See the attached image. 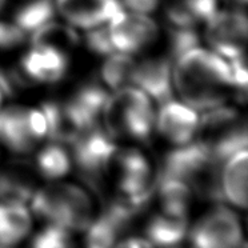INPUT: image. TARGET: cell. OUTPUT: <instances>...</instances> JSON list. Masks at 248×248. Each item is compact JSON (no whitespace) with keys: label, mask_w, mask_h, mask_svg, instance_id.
I'll use <instances>...</instances> for the list:
<instances>
[{"label":"cell","mask_w":248,"mask_h":248,"mask_svg":"<svg viewBox=\"0 0 248 248\" xmlns=\"http://www.w3.org/2000/svg\"><path fill=\"white\" fill-rule=\"evenodd\" d=\"M173 87L187 106L205 111L226 102V91L232 87L231 68L215 51L189 49L175 60Z\"/></svg>","instance_id":"obj_1"},{"label":"cell","mask_w":248,"mask_h":248,"mask_svg":"<svg viewBox=\"0 0 248 248\" xmlns=\"http://www.w3.org/2000/svg\"><path fill=\"white\" fill-rule=\"evenodd\" d=\"M102 118L104 130L115 140L124 136L146 140L155 127L151 99L135 86H125L108 95Z\"/></svg>","instance_id":"obj_2"},{"label":"cell","mask_w":248,"mask_h":248,"mask_svg":"<svg viewBox=\"0 0 248 248\" xmlns=\"http://www.w3.org/2000/svg\"><path fill=\"white\" fill-rule=\"evenodd\" d=\"M31 210L40 219L59 224L71 232L86 231L93 220L91 198L84 189L74 184H48L35 189Z\"/></svg>","instance_id":"obj_3"},{"label":"cell","mask_w":248,"mask_h":248,"mask_svg":"<svg viewBox=\"0 0 248 248\" xmlns=\"http://www.w3.org/2000/svg\"><path fill=\"white\" fill-rule=\"evenodd\" d=\"M47 120L40 108L14 107L0 109V141L16 154L32 151L47 139Z\"/></svg>","instance_id":"obj_4"},{"label":"cell","mask_w":248,"mask_h":248,"mask_svg":"<svg viewBox=\"0 0 248 248\" xmlns=\"http://www.w3.org/2000/svg\"><path fill=\"white\" fill-rule=\"evenodd\" d=\"M71 157L88 180L96 182L115 160L118 146L100 125L80 131L70 141Z\"/></svg>","instance_id":"obj_5"},{"label":"cell","mask_w":248,"mask_h":248,"mask_svg":"<svg viewBox=\"0 0 248 248\" xmlns=\"http://www.w3.org/2000/svg\"><path fill=\"white\" fill-rule=\"evenodd\" d=\"M189 240L199 248L239 247L243 242L242 226L230 208L219 204L192 227Z\"/></svg>","instance_id":"obj_6"},{"label":"cell","mask_w":248,"mask_h":248,"mask_svg":"<svg viewBox=\"0 0 248 248\" xmlns=\"http://www.w3.org/2000/svg\"><path fill=\"white\" fill-rule=\"evenodd\" d=\"M115 159L119 167L120 195L143 210L156 187V179L152 176V168L147 157L138 150H125L116 154Z\"/></svg>","instance_id":"obj_7"},{"label":"cell","mask_w":248,"mask_h":248,"mask_svg":"<svg viewBox=\"0 0 248 248\" xmlns=\"http://www.w3.org/2000/svg\"><path fill=\"white\" fill-rule=\"evenodd\" d=\"M205 38L216 54L231 60L244 54L247 17L243 10L216 11L207 20Z\"/></svg>","instance_id":"obj_8"},{"label":"cell","mask_w":248,"mask_h":248,"mask_svg":"<svg viewBox=\"0 0 248 248\" xmlns=\"http://www.w3.org/2000/svg\"><path fill=\"white\" fill-rule=\"evenodd\" d=\"M109 38L116 51L135 54L157 38V26L147 14L122 11L107 24Z\"/></svg>","instance_id":"obj_9"},{"label":"cell","mask_w":248,"mask_h":248,"mask_svg":"<svg viewBox=\"0 0 248 248\" xmlns=\"http://www.w3.org/2000/svg\"><path fill=\"white\" fill-rule=\"evenodd\" d=\"M131 84L159 104L172 99V60L170 58H148L136 62Z\"/></svg>","instance_id":"obj_10"},{"label":"cell","mask_w":248,"mask_h":248,"mask_svg":"<svg viewBox=\"0 0 248 248\" xmlns=\"http://www.w3.org/2000/svg\"><path fill=\"white\" fill-rule=\"evenodd\" d=\"M211 162L207 148L194 139L168 152L156 179H176L189 186Z\"/></svg>","instance_id":"obj_11"},{"label":"cell","mask_w":248,"mask_h":248,"mask_svg":"<svg viewBox=\"0 0 248 248\" xmlns=\"http://www.w3.org/2000/svg\"><path fill=\"white\" fill-rule=\"evenodd\" d=\"M55 7L71 26L84 30L108 24L123 10L120 0H55Z\"/></svg>","instance_id":"obj_12"},{"label":"cell","mask_w":248,"mask_h":248,"mask_svg":"<svg viewBox=\"0 0 248 248\" xmlns=\"http://www.w3.org/2000/svg\"><path fill=\"white\" fill-rule=\"evenodd\" d=\"M198 123L199 116L194 108L172 99L160 104V109L155 115L157 131L175 146L194 140Z\"/></svg>","instance_id":"obj_13"},{"label":"cell","mask_w":248,"mask_h":248,"mask_svg":"<svg viewBox=\"0 0 248 248\" xmlns=\"http://www.w3.org/2000/svg\"><path fill=\"white\" fill-rule=\"evenodd\" d=\"M68 68L67 52L49 46L32 44L22 60L24 75L40 83H56Z\"/></svg>","instance_id":"obj_14"},{"label":"cell","mask_w":248,"mask_h":248,"mask_svg":"<svg viewBox=\"0 0 248 248\" xmlns=\"http://www.w3.org/2000/svg\"><path fill=\"white\" fill-rule=\"evenodd\" d=\"M247 150L232 155L221 167L220 186L224 200L237 208L247 205Z\"/></svg>","instance_id":"obj_15"},{"label":"cell","mask_w":248,"mask_h":248,"mask_svg":"<svg viewBox=\"0 0 248 248\" xmlns=\"http://www.w3.org/2000/svg\"><path fill=\"white\" fill-rule=\"evenodd\" d=\"M168 26L195 27L217 11V0H164Z\"/></svg>","instance_id":"obj_16"},{"label":"cell","mask_w":248,"mask_h":248,"mask_svg":"<svg viewBox=\"0 0 248 248\" xmlns=\"http://www.w3.org/2000/svg\"><path fill=\"white\" fill-rule=\"evenodd\" d=\"M32 220L26 204L0 202V247H11L31 231Z\"/></svg>","instance_id":"obj_17"},{"label":"cell","mask_w":248,"mask_h":248,"mask_svg":"<svg viewBox=\"0 0 248 248\" xmlns=\"http://www.w3.org/2000/svg\"><path fill=\"white\" fill-rule=\"evenodd\" d=\"M187 216H172L159 214L147 224L146 235L152 246H176L187 235Z\"/></svg>","instance_id":"obj_18"},{"label":"cell","mask_w":248,"mask_h":248,"mask_svg":"<svg viewBox=\"0 0 248 248\" xmlns=\"http://www.w3.org/2000/svg\"><path fill=\"white\" fill-rule=\"evenodd\" d=\"M33 192V179L26 167L15 166L0 171V202L26 204Z\"/></svg>","instance_id":"obj_19"},{"label":"cell","mask_w":248,"mask_h":248,"mask_svg":"<svg viewBox=\"0 0 248 248\" xmlns=\"http://www.w3.org/2000/svg\"><path fill=\"white\" fill-rule=\"evenodd\" d=\"M162 212L172 216H187L191 202V188L176 179H156V187Z\"/></svg>","instance_id":"obj_20"},{"label":"cell","mask_w":248,"mask_h":248,"mask_svg":"<svg viewBox=\"0 0 248 248\" xmlns=\"http://www.w3.org/2000/svg\"><path fill=\"white\" fill-rule=\"evenodd\" d=\"M128 227L104 210L102 215L90 223L86 231V244L92 248H106L113 246L122 232Z\"/></svg>","instance_id":"obj_21"},{"label":"cell","mask_w":248,"mask_h":248,"mask_svg":"<svg viewBox=\"0 0 248 248\" xmlns=\"http://www.w3.org/2000/svg\"><path fill=\"white\" fill-rule=\"evenodd\" d=\"M55 12V0H31L19 8L14 23L26 35H31L46 23L54 20Z\"/></svg>","instance_id":"obj_22"},{"label":"cell","mask_w":248,"mask_h":248,"mask_svg":"<svg viewBox=\"0 0 248 248\" xmlns=\"http://www.w3.org/2000/svg\"><path fill=\"white\" fill-rule=\"evenodd\" d=\"M106 58L107 59L102 67V78L104 83L109 88H112L113 91L130 86L132 72L136 64L132 54L115 51Z\"/></svg>","instance_id":"obj_23"},{"label":"cell","mask_w":248,"mask_h":248,"mask_svg":"<svg viewBox=\"0 0 248 248\" xmlns=\"http://www.w3.org/2000/svg\"><path fill=\"white\" fill-rule=\"evenodd\" d=\"M71 168V155L65 150L63 143L49 141L38 154L36 170L47 179H59L64 176Z\"/></svg>","instance_id":"obj_24"},{"label":"cell","mask_w":248,"mask_h":248,"mask_svg":"<svg viewBox=\"0 0 248 248\" xmlns=\"http://www.w3.org/2000/svg\"><path fill=\"white\" fill-rule=\"evenodd\" d=\"M31 42L36 46H49L67 52V49L78 43V33L67 24L51 20L31 33Z\"/></svg>","instance_id":"obj_25"},{"label":"cell","mask_w":248,"mask_h":248,"mask_svg":"<svg viewBox=\"0 0 248 248\" xmlns=\"http://www.w3.org/2000/svg\"><path fill=\"white\" fill-rule=\"evenodd\" d=\"M200 46V38L195 27H173L170 26L168 30V49L170 59L175 60L189 49Z\"/></svg>","instance_id":"obj_26"},{"label":"cell","mask_w":248,"mask_h":248,"mask_svg":"<svg viewBox=\"0 0 248 248\" xmlns=\"http://www.w3.org/2000/svg\"><path fill=\"white\" fill-rule=\"evenodd\" d=\"M70 230L64 227L48 223L42 231H39L32 239V246L36 248H62L71 246Z\"/></svg>","instance_id":"obj_27"},{"label":"cell","mask_w":248,"mask_h":248,"mask_svg":"<svg viewBox=\"0 0 248 248\" xmlns=\"http://www.w3.org/2000/svg\"><path fill=\"white\" fill-rule=\"evenodd\" d=\"M86 46L90 51L99 56H108L116 51L109 38L107 24L87 30Z\"/></svg>","instance_id":"obj_28"},{"label":"cell","mask_w":248,"mask_h":248,"mask_svg":"<svg viewBox=\"0 0 248 248\" xmlns=\"http://www.w3.org/2000/svg\"><path fill=\"white\" fill-rule=\"evenodd\" d=\"M24 39L26 33L15 23L0 22V54L19 47Z\"/></svg>","instance_id":"obj_29"},{"label":"cell","mask_w":248,"mask_h":248,"mask_svg":"<svg viewBox=\"0 0 248 248\" xmlns=\"http://www.w3.org/2000/svg\"><path fill=\"white\" fill-rule=\"evenodd\" d=\"M231 68L232 87L240 91L246 92L247 90V67H246V55L242 54L230 60Z\"/></svg>","instance_id":"obj_30"},{"label":"cell","mask_w":248,"mask_h":248,"mask_svg":"<svg viewBox=\"0 0 248 248\" xmlns=\"http://www.w3.org/2000/svg\"><path fill=\"white\" fill-rule=\"evenodd\" d=\"M162 0H123L124 6L128 7L131 11L140 12V14H150L156 10Z\"/></svg>","instance_id":"obj_31"},{"label":"cell","mask_w":248,"mask_h":248,"mask_svg":"<svg viewBox=\"0 0 248 248\" xmlns=\"http://www.w3.org/2000/svg\"><path fill=\"white\" fill-rule=\"evenodd\" d=\"M119 247H130V248H140V247H151L152 244L147 237L140 236H131L127 237L125 240L120 242L118 244Z\"/></svg>","instance_id":"obj_32"},{"label":"cell","mask_w":248,"mask_h":248,"mask_svg":"<svg viewBox=\"0 0 248 248\" xmlns=\"http://www.w3.org/2000/svg\"><path fill=\"white\" fill-rule=\"evenodd\" d=\"M228 3L233 10H244V7L247 4V0H224Z\"/></svg>","instance_id":"obj_33"},{"label":"cell","mask_w":248,"mask_h":248,"mask_svg":"<svg viewBox=\"0 0 248 248\" xmlns=\"http://www.w3.org/2000/svg\"><path fill=\"white\" fill-rule=\"evenodd\" d=\"M6 1H7V0H0V10H1L3 7H4V4H6Z\"/></svg>","instance_id":"obj_34"},{"label":"cell","mask_w":248,"mask_h":248,"mask_svg":"<svg viewBox=\"0 0 248 248\" xmlns=\"http://www.w3.org/2000/svg\"><path fill=\"white\" fill-rule=\"evenodd\" d=\"M3 93H1V91H0V106H1V102H3Z\"/></svg>","instance_id":"obj_35"}]
</instances>
